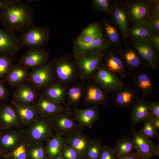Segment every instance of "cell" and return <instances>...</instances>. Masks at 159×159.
<instances>
[{"instance_id":"1","label":"cell","mask_w":159,"mask_h":159,"mask_svg":"<svg viewBox=\"0 0 159 159\" xmlns=\"http://www.w3.org/2000/svg\"><path fill=\"white\" fill-rule=\"evenodd\" d=\"M0 21L5 30L11 33L22 32L34 25L32 1L1 0Z\"/></svg>"},{"instance_id":"2","label":"cell","mask_w":159,"mask_h":159,"mask_svg":"<svg viewBox=\"0 0 159 159\" xmlns=\"http://www.w3.org/2000/svg\"><path fill=\"white\" fill-rule=\"evenodd\" d=\"M21 132L23 138L28 142H44L54 136L49 117L40 115Z\"/></svg>"},{"instance_id":"3","label":"cell","mask_w":159,"mask_h":159,"mask_svg":"<svg viewBox=\"0 0 159 159\" xmlns=\"http://www.w3.org/2000/svg\"><path fill=\"white\" fill-rule=\"evenodd\" d=\"M53 70L56 80L68 86L79 79L77 67L68 54L55 57Z\"/></svg>"},{"instance_id":"4","label":"cell","mask_w":159,"mask_h":159,"mask_svg":"<svg viewBox=\"0 0 159 159\" xmlns=\"http://www.w3.org/2000/svg\"><path fill=\"white\" fill-rule=\"evenodd\" d=\"M106 93H114L125 86L123 80L101 63L92 80Z\"/></svg>"},{"instance_id":"5","label":"cell","mask_w":159,"mask_h":159,"mask_svg":"<svg viewBox=\"0 0 159 159\" xmlns=\"http://www.w3.org/2000/svg\"><path fill=\"white\" fill-rule=\"evenodd\" d=\"M54 57L47 64L32 69L29 73L27 82L37 91L43 89L56 81L54 70Z\"/></svg>"},{"instance_id":"6","label":"cell","mask_w":159,"mask_h":159,"mask_svg":"<svg viewBox=\"0 0 159 159\" xmlns=\"http://www.w3.org/2000/svg\"><path fill=\"white\" fill-rule=\"evenodd\" d=\"M104 54H87L73 56L78 69L79 79L91 80L102 63Z\"/></svg>"},{"instance_id":"7","label":"cell","mask_w":159,"mask_h":159,"mask_svg":"<svg viewBox=\"0 0 159 159\" xmlns=\"http://www.w3.org/2000/svg\"><path fill=\"white\" fill-rule=\"evenodd\" d=\"M124 2L130 26L139 22L148 21L152 15L151 0H126Z\"/></svg>"},{"instance_id":"8","label":"cell","mask_w":159,"mask_h":159,"mask_svg":"<svg viewBox=\"0 0 159 159\" xmlns=\"http://www.w3.org/2000/svg\"><path fill=\"white\" fill-rule=\"evenodd\" d=\"M50 32L49 28L33 25L26 29L19 39L21 47H41L47 44Z\"/></svg>"},{"instance_id":"9","label":"cell","mask_w":159,"mask_h":159,"mask_svg":"<svg viewBox=\"0 0 159 159\" xmlns=\"http://www.w3.org/2000/svg\"><path fill=\"white\" fill-rule=\"evenodd\" d=\"M130 43L147 65L154 70L158 68L159 51L149 39H131Z\"/></svg>"},{"instance_id":"10","label":"cell","mask_w":159,"mask_h":159,"mask_svg":"<svg viewBox=\"0 0 159 159\" xmlns=\"http://www.w3.org/2000/svg\"><path fill=\"white\" fill-rule=\"evenodd\" d=\"M109 16L125 41L127 38V34L130 25L124 2L120 0H111Z\"/></svg>"},{"instance_id":"11","label":"cell","mask_w":159,"mask_h":159,"mask_svg":"<svg viewBox=\"0 0 159 159\" xmlns=\"http://www.w3.org/2000/svg\"><path fill=\"white\" fill-rule=\"evenodd\" d=\"M130 134L132 136L134 149L141 158L152 159L159 156V146L155 145L150 140L137 131L132 126Z\"/></svg>"},{"instance_id":"12","label":"cell","mask_w":159,"mask_h":159,"mask_svg":"<svg viewBox=\"0 0 159 159\" xmlns=\"http://www.w3.org/2000/svg\"><path fill=\"white\" fill-rule=\"evenodd\" d=\"M71 115L67 112H62L49 117L55 135L65 136L72 132L82 131L84 128L73 120Z\"/></svg>"},{"instance_id":"13","label":"cell","mask_w":159,"mask_h":159,"mask_svg":"<svg viewBox=\"0 0 159 159\" xmlns=\"http://www.w3.org/2000/svg\"><path fill=\"white\" fill-rule=\"evenodd\" d=\"M90 80L85 83L82 99L83 104L85 106L96 105L104 107L108 106L110 97L98 85Z\"/></svg>"},{"instance_id":"14","label":"cell","mask_w":159,"mask_h":159,"mask_svg":"<svg viewBox=\"0 0 159 159\" xmlns=\"http://www.w3.org/2000/svg\"><path fill=\"white\" fill-rule=\"evenodd\" d=\"M110 47L109 42L104 36L88 43L76 39L74 43L73 55L104 54L109 49Z\"/></svg>"},{"instance_id":"15","label":"cell","mask_w":159,"mask_h":159,"mask_svg":"<svg viewBox=\"0 0 159 159\" xmlns=\"http://www.w3.org/2000/svg\"><path fill=\"white\" fill-rule=\"evenodd\" d=\"M141 99L138 90L133 85L125 86L122 89L113 93L110 97L112 104L119 108L132 109L136 103Z\"/></svg>"},{"instance_id":"16","label":"cell","mask_w":159,"mask_h":159,"mask_svg":"<svg viewBox=\"0 0 159 159\" xmlns=\"http://www.w3.org/2000/svg\"><path fill=\"white\" fill-rule=\"evenodd\" d=\"M49 54L42 47L31 48L19 58V64L28 69H32L49 62Z\"/></svg>"},{"instance_id":"17","label":"cell","mask_w":159,"mask_h":159,"mask_svg":"<svg viewBox=\"0 0 159 159\" xmlns=\"http://www.w3.org/2000/svg\"><path fill=\"white\" fill-rule=\"evenodd\" d=\"M34 105L39 115L42 116L50 117L62 112H66L73 115L72 109L70 107L54 101L39 92Z\"/></svg>"},{"instance_id":"18","label":"cell","mask_w":159,"mask_h":159,"mask_svg":"<svg viewBox=\"0 0 159 159\" xmlns=\"http://www.w3.org/2000/svg\"><path fill=\"white\" fill-rule=\"evenodd\" d=\"M102 64L123 80L126 76L127 69L117 50L109 49L104 54Z\"/></svg>"},{"instance_id":"19","label":"cell","mask_w":159,"mask_h":159,"mask_svg":"<svg viewBox=\"0 0 159 159\" xmlns=\"http://www.w3.org/2000/svg\"><path fill=\"white\" fill-rule=\"evenodd\" d=\"M72 111L77 124L81 127L92 128L100 116L99 106L92 105L84 108L74 107Z\"/></svg>"},{"instance_id":"20","label":"cell","mask_w":159,"mask_h":159,"mask_svg":"<svg viewBox=\"0 0 159 159\" xmlns=\"http://www.w3.org/2000/svg\"><path fill=\"white\" fill-rule=\"evenodd\" d=\"M21 47L15 34L0 28V55L13 57Z\"/></svg>"},{"instance_id":"21","label":"cell","mask_w":159,"mask_h":159,"mask_svg":"<svg viewBox=\"0 0 159 159\" xmlns=\"http://www.w3.org/2000/svg\"><path fill=\"white\" fill-rule=\"evenodd\" d=\"M133 85L139 92L141 99L144 100L154 90V85L151 76L146 71L139 70L133 75Z\"/></svg>"},{"instance_id":"22","label":"cell","mask_w":159,"mask_h":159,"mask_svg":"<svg viewBox=\"0 0 159 159\" xmlns=\"http://www.w3.org/2000/svg\"><path fill=\"white\" fill-rule=\"evenodd\" d=\"M0 127L4 131L21 127L16 111L12 105L2 103L0 106Z\"/></svg>"},{"instance_id":"23","label":"cell","mask_w":159,"mask_h":159,"mask_svg":"<svg viewBox=\"0 0 159 159\" xmlns=\"http://www.w3.org/2000/svg\"><path fill=\"white\" fill-rule=\"evenodd\" d=\"M68 87L56 80L41 90L39 92L54 101L69 107L66 103V94Z\"/></svg>"},{"instance_id":"24","label":"cell","mask_w":159,"mask_h":159,"mask_svg":"<svg viewBox=\"0 0 159 159\" xmlns=\"http://www.w3.org/2000/svg\"><path fill=\"white\" fill-rule=\"evenodd\" d=\"M11 102L16 111L21 127L28 125L39 115L34 105L24 104L13 100Z\"/></svg>"},{"instance_id":"25","label":"cell","mask_w":159,"mask_h":159,"mask_svg":"<svg viewBox=\"0 0 159 159\" xmlns=\"http://www.w3.org/2000/svg\"><path fill=\"white\" fill-rule=\"evenodd\" d=\"M64 138L65 143L75 149L81 159L93 140L83 133L82 131L72 132L66 136Z\"/></svg>"},{"instance_id":"26","label":"cell","mask_w":159,"mask_h":159,"mask_svg":"<svg viewBox=\"0 0 159 159\" xmlns=\"http://www.w3.org/2000/svg\"><path fill=\"white\" fill-rule=\"evenodd\" d=\"M38 91L30 84L26 82L16 87L13 94V100L34 105L39 94Z\"/></svg>"},{"instance_id":"27","label":"cell","mask_w":159,"mask_h":159,"mask_svg":"<svg viewBox=\"0 0 159 159\" xmlns=\"http://www.w3.org/2000/svg\"><path fill=\"white\" fill-rule=\"evenodd\" d=\"M21 130L11 128L4 131L0 137V149L4 153L16 148L23 139Z\"/></svg>"},{"instance_id":"28","label":"cell","mask_w":159,"mask_h":159,"mask_svg":"<svg viewBox=\"0 0 159 159\" xmlns=\"http://www.w3.org/2000/svg\"><path fill=\"white\" fill-rule=\"evenodd\" d=\"M127 70L132 71L145 65L137 52L132 47H127L117 49Z\"/></svg>"},{"instance_id":"29","label":"cell","mask_w":159,"mask_h":159,"mask_svg":"<svg viewBox=\"0 0 159 159\" xmlns=\"http://www.w3.org/2000/svg\"><path fill=\"white\" fill-rule=\"evenodd\" d=\"M28 69L19 64H13L4 78V81L8 82L11 87H17L27 81Z\"/></svg>"},{"instance_id":"30","label":"cell","mask_w":159,"mask_h":159,"mask_svg":"<svg viewBox=\"0 0 159 159\" xmlns=\"http://www.w3.org/2000/svg\"><path fill=\"white\" fill-rule=\"evenodd\" d=\"M156 32L148 21L140 22L130 26L127 37L131 39H149Z\"/></svg>"},{"instance_id":"31","label":"cell","mask_w":159,"mask_h":159,"mask_svg":"<svg viewBox=\"0 0 159 159\" xmlns=\"http://www.w3.org/2000/svg\"><path fill=\"white\" fill-rule=\"evenodd\" d=\"M85 83L83 80L79 82L77 81L69 86L66 97V101L69 107L77 106L82 100L84 95Z\"/></svg>"},{"instance_id":"32","label":"cell","mask_w":159,"mask_h":159,"mask_svg":"<svg viewBox=\"0 0 159 159\" xmlns=\"http://www.w3.org/2000/svg\"><path fill=\"white\" fill-rule=\"evenodd\" d=\"M148 106L149 101H145L140 99L133 107L130 115L132 126L148 119L150 115Z\"/></svg>"},{"instance_id":"33","label":"cell","mask_w":159,"mask_h":159,"mask_svg":"<svg viewBox=\"0 0 159 159\" xmlns=\"http://www.w3.org/2000/svg\"><path fill=\"white\" fill-rule=\"evenodd\" d=\"M104 36L102 25L97 22H93L85 28L80 33L76 39L88 43Z\"/></svg>"},{"instance_id":"34","label":"cell","mask_w":159,"mask_h":159,"mask_svg":"<svg viewBox=\"0 0 159 159\" xmlns=\"http://www.w3.org/2000/svg\"><path fill=\"white\" fill-rule=\"evenodd\" d=\"M102 22L104 35L109 42L110 46L117 49L121 48L120 35L114 24L105 17L102 18Z\"/></svg>"},{"instance_id":"35","label":"cell","mask_w":159,"mask_h":159,"mask_svg":"<svg viewBox=\"0 0 159 159\" xmlns=\"http://www.w3.org/2000/svg\"><path fill=\"white\" fill-rule=\"evenodd\" d=\"M45 146L48 159H53L62 154V150L65 143L63 136L55 135L46 141Z\"/></svg>"},{"instance_id":"36","label":"cell","mask_w":159,"mask_h":159,"mask_svg":"<svg viewBox=\"0 0 159 159\" xmlns=\"http://www.w3.org/2000/svg\"><path fill=\"white\" fill-rule=\"evenodd\" d=\"M114 148L116 158L130 154L134 150L132 138L128 135L122 136L117 140Z\"/></svg>"},{"instance_id":"37","label":"cell","mask_w":159,"mask_h":159,"mask_svg":"<svg viewBox=\"0 0 159 159\" xmlns=\"http://www.w3.org/2000/svg\"><path fill=\"white\" fill-rule=\"evenodd\" d=\"M27 142L28 159H48L44 142Z\"/></svg>"},{"instance_id":"38","label":"cell","mask_w":159,"mask_h":159,"mask_svg":"<svg viewBox=\"0 0 159 159\" xmlns=\"http://www.w3.org/2000/svg\"><path fill=\"white\" fill-rule=\"evenodd\" d=\"M27 143V141L23 138L16 148L4 153L3 159H28Z\"/></svg>"},{"instance_id":"39","label":"cell","mask_w":159,"mask_h":159,"mask_svg":"<svg viewBox=\"0 0 159 159\" xmlns=\"http://www.w3.org/2000/svg\"><path fill=\"white\" fill-rule=\"evenodd\" d=\"M103 145L101 139H93L82 159H99Z\"/></svg>"},{"instance_id":"40","label":"cell","mask_w":159,"mask_h":159,"mask_svg":"<svg viewBox=\"0 0 159 159\" xmlns=\"http://www.w3.org/2000/svg\"><path fill=\"white\" fill-rule=\"evenodd\" d=\"M111 2L110 0H93L92 3V10L109 16Z\"/></svg>"},{"instance_id":"41","label":"cell","mask_w":159,"mask_h":159,"mask_svg":"<svg viewBox=\"0 0 159 159\" xmlns=\"http://www.w3.org/2000/svg\"><path fill=\"white\" fill-rule=\"evenodd\" d=\"M14 61L12 56L0 55V80L4 78L7 74Z\"/></svg>"},{"instance_id":"42","label":"cell","mask_w":159,"mask_h":159,"mask_svg":"<svg viewBox=\"0 0 159 159\" xmlns=\"http://www.w3.org/2000/svg\"><path fill=\"white\" fill-rule=\"evenodd\" d=\"M144 124L139 131L148 138L151 140L158 136V131L152 124L148 118L144 121Z\"/></svg>"},{"instance_id":"43","label":"cell","mask_w":159,"mask_h":159,"mask_svg":"<svg viewBox=\"0 0 159 159\" xmlns=\"http://www.w3.org/2000/svg\"><path fill=\"white\" fill-rule=\"evenodd\" d=\"M62 155L65 159H81L78 153L65 142L62 147Z\"/></svg>"},{"instance_id":"44","label":"cell","mask_w":159,"mask_h":159,"mask_svg":"<svg viewBox=\"0 0 159 159\" xmlns=\"http://www.w3.org/2000/svg\"><path fill=\"white\" fill-rule=\"evenodd\" d=\"M115 150L110 146L103 145L99 159H116Z\"/></svg>"},{"instance_id":"45","label":"cell","mask_w":159,"mask_h":159,"mask_svg":"<svg viewBox=\"0 0 159 159\" xmlns=\"http://www.w3.org/2000/svg\"><path fill=\"white\" fill-rule=\"evenodd\" d=\"M149 110L150 114L159 118V102H154L149 101Z\"/></svg>"},{"instance_id":"46","label":"cell","mask_w":159,"mask_h":159,"mask_svg":"<svg viewBox=\"0 0 159 159\" xmlns=\"http://www.w3.org/2000/svg\"><path fill=\"white\" fill-rule=\"evenodd\" d=\"M4 81L0 80V102L6 101L8 96V92L4 84Z\"/></svg>"},{"instance_id":"47","label":"cell","mask_w":159,"mask_h":159,"mask_svg":"<svg viewBox=\"0 0 159 159\" xmlns=\"http://www.w3.org/2000/svg\"><path fill=\"white\" fill-rule=\"evenodd\" d=\"M148 21L156 32L159 33V17L152 15Z\"/></svg>"},{"instance_id":"48","label":"cell","mask_w":159,"mask_h":159,"mask_svg":"<svg viewBox=\"0 0 159 159\" xmlns=\"http://www.w3.org/2000/svg\"><path fill=\"white\" fill-rule=\"evenodd\" d=\"M152 15L159 17V0H151Z\"/></svg>"},{"instance_id":"49","label":"cell","mask_w":159,"mask_h":159,"mask_svg":"<svg viewBox=\"0 0 159 159\" xmlns=\"http://www.w3.org/2000/svg\"><path fill=\"white\" fill-rule=\"evenodd\" d=\"M148 39L151 41L157 50L159 51V33L156 32Z\"/></svg>"},{"instance_id":"50","label":"cell","mask_w":159,"mask_h":159,"mask_svg":"<svg viewBox=\"0 0 159 159\" xmlns=\"http://www.w3.org/2000/svg\"><path fill=\"white\" fill-rule=\"evenodd\" d=\"M140 158L138 153L135 150L128 155L121 157L117 158L116 159H139Z\"/></svg>"},{"instance_id":"51","label":"cell","mask_w":159,"mask_h":159,"mask_svg":"<svg viewBox=\"0 0 159 159\" xmlns=\"http://www.w3.org/2000/svg\"><path fill=\"white\" fill-rule=\"evenodd\" d=\"M148 119L152 124L156 128L158 131L159 130V118L150 114Z\"/></svg>"},{"instance_id":"52","label":"cell","mask_w":159,"mask_h":159,"mask_svg":"<svg viewBox=\"0 0 159 159\" xmlns=\"http://www.w3.org/2000/svg\"><path fill=\"white\" fill-rule=\"evenodd\" d=\"M53 159H65L62 156V155L61 154L56 157Z\"/></svg>"},{"instance_id":"53","label":"cell","mask_w":159,"mask_h":159,"mask_svg":"<svg viewBox=\"0 0 159 159\" xmlns=\"http://www.w3.org/2000/svg\"><path fill=\"white\" fill-rule=\"evenodd\" d=\"M4 153L0 149V159H3Z\"/></svg>"},{"instance_id":"54","label":"cell","mask_w":159,"mask_h":159,"mask_svg":"<svg viewBox=\"0 0 159 159\" xmlns=\"http://www.w3.org/2000/svg\"><path fill=\"white\" fill-rule=\"evenodd\" d=\"M4 131H3L0 127V137L1 135Z\"/></svg>"},{"instance_id":"55","label":"cell","mask_w":159,"mask_h":159,"mask_svg":"<svg viewBox=\"0 0 159 159\" xmlns=\"http://www.w3.org/2000/svg\"><path fill=\"white\" fill-rule=\"evenodd\" d=\"M2 5V2L1 0H0V9L1 8Z\"/></svg>"},{"instance_id":"56","label":"cell","mask_w":159,"mask_h":159,"mask_svg":"<svg viewBox=\"0 0 159 159\" xmlns=\"http://www.w3.org/2000/svg\"><path fill=\"white\" fill-rule=\"evenodd\" d=\"M139 159H144V158H140Z\"/></svg>"}]
</instances>
